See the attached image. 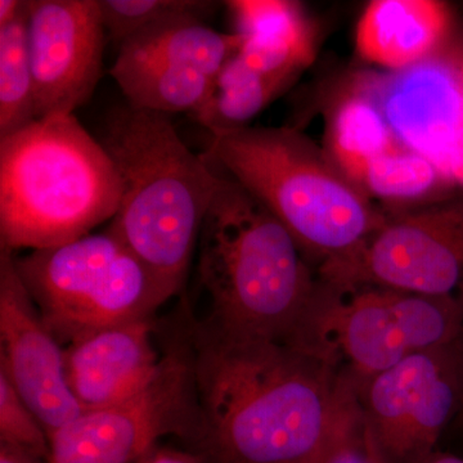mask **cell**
Listing matches in <instances>:
<instances>
[{"label": "cell", "instance_id": "6da1fadb", "mask_svg": "<svg viewBox=\"0 0 463 463\" xmlns=\"http://www.w3.org/2000/svg\"><path fill=\"white\" fill-rule=\"evenodd\" d=\"M199 443L216 463H316L352 383L297 347L218 330L191 331Z\"/></svg>", "mask_w": 463, "mask_h": 463}, {"label": "cell", "instance_id": "7a4b0ae2", "mask_svg": "<svg viewBox=\"0 0 463 463\" xmlns=\"http://www.w3.org/2000/svg\"><path fill=\"white\" fill-rule=\"evenodd\" d=\"M99 142L121 183L109 228L173 297L184 285L219 170L185 146L169 115L128 102L109 109Z\"/></svg>", "mask_w": 463, "mask_h": 463}, {"label": "cell", "instance_id": "3957f363", "mask_svg": "<svg viewBox=\"0 0 463 463\" xmlns=\"http://www.w3.org/2000/svg\"><path fill=\"white\" fill-rule=\"evenodd\" d=\"M218 170L199 240L200 281L212 307L203 322L241 336L288 343L315 297L318 277L279 219Z\"/></svg>", "mask_w": 463, "mask_h": 463}, {"label": "cell", "instance_id": "277c9868", "mask_svg": "<svg viewBox=\"0 0 463 463\" xmlns=\"http://www.w3.org/2000/svg\"><path fill=\"white\" fill-rule=\"evenodd\" d=\"M205 156L268 210L319 268L358 251L386 213L294 127H248L210 137Z\"/></svg>", "mask_w": 463, "mask_h": 463}, {"label": "cell", "instance_id": "5b68a950", "mask_svg": "<svg viewBox=\"0 0 463 463\" xmlns=\"http://www.w3.org/2000/svg\"><path fill=\"white\" fill-rule=\"evenodd\" d=\"M121 183L99 139L74 114L36 118L0 138V248L43 250L111 222Z\"/></svg>", "mask_w": 463, "mask_h": 463}, {"label": "cell", "instance_id": "8992f818", "mask_svg": "<svg viewBox=\"0 0 463 463\" xmlns=\"http://www.w3.org/2000/svg\"><path fill=\"white\" fill-rule=\"evenodd\" d=\"M463 330V297H428L318 279L288 345L358 388L408 356L450 345Z\"/></svg>", "mask_w": 463, "mask_h": 463}, {"label": "cell", "instance_id": "52a82bcc", "mask_svg": "<svg viewBox=\"0 0 463 463\" xmlns=\"http://www.w3.org/2000/svg\"><path fill=\"white\" fill-rule=\"evenodd\" d=\"M43 322L63 347L93 332L152 319L170 294L109 228L14 254Z\"/></svg>", "mask_w": 463, "mask_h": 463}, {"label": "cell", "instance_id": "ba28073f", "mask_svg": "<svg viewBox=\"0 0 463 463\" xmlns=\"http://www.w3.org/2000/svg\"><path fill=\"white\" fill-rule=\"evenodd\" d=\"M317 277L339 288L380 286L428 297H463V192L386 213L380 230L358 251L319 268Z\"/></svg>", "mask_w": 463, "mask_h": 463}, {"label": "cell", "instance_id": "9c48e42d", "mask_svg": "<svg viewBox=\"0 0 463 463\" xmlns=\"http://www.w3.org/2000/svg\"><path fill=\"white\" fill-rule=\"evenodd\" d=\"M200 440L201 414L191 347L170 352L155 380L138 394L81 412L50 437V463H138L158 439Z\"/></svg>", "mask_w": 463, "mask_h": 463}, {"label": "cell", "instance_id": "30bf717a", "mask_svg": "<svg viewBox=\"0 0 463 463\" xmlns=\"http://www.w3.org/2000/svg\"><path fill=\"white\" fill-rule=\"evenodd\" d=\"M344 81L373 100L399 141L463 192V47L456 33L419 65L361 70Z\"/></svg>", "mask_w": 463, "mask_h": 463}, {"label": "cell", "instance_id": "8fae6325", "mask_svg": "<svg viewBox=\"0 0 463 463\" xmlns=\"http://www.w3.org/2000/svg\"><path fill=\"white\" fill-rule=\"evenodd\" d=\"M240 45L237 33L216 32L203 21H166L121 43L109 74L134 108L191 115Z\"/></svg>", "mask_w": 463, "mask_h": 463}, {"label": "cell", "instance_id": "7c38bea8", "mask_svg": "<svg viewBox=\"0 0 463 463\" xmlns=\"http://www.w3.org/2000/svg\"><path fill=\"white\" fill-rule=\"evenodd\" d=\"M356 398L388 463H421L459 412L450 345L425 350L371 377Z\"/></svg>", "mask_w": 463, "mask_h": 463}, {"label": "cell", "instance_id": "4fadbf2b", "mask_svg": "<svg viewBox=\"0 0 463 463\" xmlns=\"http://www.w3.org/2000/svg\"><path fill=\"white\" fill-rule=\"evenodd\" d=\"M106 30L99 0H29L36 116L74 114L102 76Z\"/></svg>", "mask_w": 463, "mask_h": 463}, {"label": "cell", "instance_id": "5bb4252c", "mask_svg": "<svg viewBox=\"0 0 463 463\" xmlns=\"http://www.w3.org/2000/svg\"><path fill=\"white\" fill-rule=\"evenodd\" d=\"M0 370L36 414L48 438L83 411L67 383L65 347L43 322L14 263L0 251Z\"/></svg>", "mask_w": 463, "mask_h": 463}, {"label": "cell", "instance_id": "9a60e30c", "mask_svg": "<svg viewBox=\"0 0 463 463\" xmlns=\"http://www.w3.org/2000/svg\"><path fill=\"white\" fill-rule=\"evenodd\" d=\"M163 359L152 319L124 323L65 346L67 383L83 412L102 410L147 388Z\"/></svg>", "mask_w": 463, "mask_h": 463}, {"label": "cell", "instance_id": "2e32d148", "mask_svg": "<svg viewBox=\"0 0 463 463\" xmlns=\"http://www.w3.org/2000/svg\"><path fill=\"white\" fill-rule=\"evenodd\" d=\"M456 30V16L447 3L374 0L356 24L355 50L380 71H402L447 47Z\"/></svg>", "mask_w": 463, "mask_h": 463}, {"label": "cell", "instance_id": "e0dca14e", "mask_svg": "<svg viewBox=\"0 0 463 463\" xmlns=\"http://www.w3.org/2000/svg\"><path fill=\"white\" fill-rule=\"evenodd\" d=\"M241 36L237 54L261 74L291 84L317 53L315 24L291 0H232L225 3Z\"/></svg>", "mask_w": 463, "mask_h": 463}, {"label": "cell", "instance_id": "ac0fdd59", "mask_svg": "<svg viewBox=\"0 0 463 463\" xmlns=\"http://www.w3.org/2000/svg\"><path fill=\"white\" fill-rule=\"evenodd\" d=\"M401 145L373 100L343 81L326 112L323 149L347 181L355 185L365 167Z\"/></svg>", "mask_w": 463, "mask_h": 463}, {"label": "cell", "instance_id": "d6986e66", "mask_svg": "<svg viewBox=\"0 0 463 463\" xmlns=\"http://www.w3.org/2000/svg\"><path fill=\"white\" fill-rule=\"evenodd\" d=\"M288 84L261 74L234 54L222 67L209 97L190 118L205 128L210 137L248 128Z\"/></svg>", "mask_w": 463, "mask_h": 463}, {"label": "cell", "instance_id": "ffe728a7", "mask_svg": "<svg viewBox=\"0 0 463 463\" xmlns=\"http://www.w3.org/2000/svg\"><path fill=\"white\" fill-rule=\"evenodd\" d=\"M38 118L29 48V8L0 27V138Z\"/></svg>", "mask_w": 463, "mask_h": 463}, {"label": "cell", "instance_id": "44dd1931", "mask_svg": "<svg viewBox=\"0 0 463 463\" xmlns=\"http://www.w3.org/2000/svg\"><path fill=\"white\" fill-rule=\"evenodd\" d=\"M106 33L120 45L146 27L166 21H205L221 3L210 0H99Z\"/></svg>", "mask_w": 463, "mask_h": 463}, {"label": "cell", "instance_id": "7402d4cb", "mask_svg": "<svg viewBox=\"0 0 463 463\" xmlns=\"http://www.w3.org/2000/svg\"><path fill=\"white\" fill-rule=\"evenodd\" d=\"M0 441L50 461V438L36 414L0 370Z\"/></svg>", "mask_w": 463, "mask_h": 463}, {"label": "cell", "instance_id": "603a6c76", "mask_svg": "<svg viewBox=\"0 0 463 463\" xmlns=\"http://www.w3.org/2000/svg\"><path fill=\"white\" fill-rule=\"evenodd\" d=\"M316 463H388L365 421L356 392Z\"/></svg>", "mask_w": 463, "mask_h": 463}, {"label": "cell", "instance_id": "cb8c5ba5", "mask_svg": "<svg viewBox=\"0 0 463 463\" xmlns=\"http://www.w3.org/2000/svg\"><path fill=\"white\" fill-rule=\"evenodd\" d=\"M0 463H50L23 448L0 441Z\"/></svg>", "mask_w": 463, "mask_h": 463}, {"label": "cell", "instance_id": "d4e9b609", "mask_svg": "<svg viewBox=\"0 0 463 463\" xmlns=\"http://www.w3.org/2000/svg\"><path fill=\"white\" fill-rule=\"evenodd\" d=\"M201 457L175 450H152L138 463H201Z\"/></svg>", "mask_w": 463, "mask_h": 463}, {"label": "cell", "instance_id": "484cf974", "mask_svg": "<svg viewBox=\"0 0 463 463\" xmlns=\"http://www.w3.org/2000/svg\"><path fill=\"white\" fill-rule=\"evenodd\" d=\"M29 8V0H0V27L14 23Z\"/></svg>", "mask_w": 463, "mask_h": 463}, {"label": "cell", "instance_id": "4316f807", "mask_svg": "<svg viewBox=\"0 0 463 463\" xmlns=\"http://www.w3.org/2000/svg\"><path fill=\"white\" fill-rule=\"evenodd\" d=\"M453 359H455L457 376L459 383V412L457 420L463 423V330L459 336L450 344Z\"/></svg>", "mask_w": 463, "mask_h": 463}, {"label": "cell", "instance_id": "83f0119b", "mask_svg": "<svg viewBox=\"0 0 463 463\" xmlns=\"http://www.w3.org/2000/svg\"><path fill=\"white\" fill-rule=\"evenodd\" d=\"M421 463H463V459L459 457L452 455H439V453H432L429 458Z\"/></svg>", "mask_w": 463, "mask_h": 463}, {"label": "cell", "instance_id": "f1b7e54d", "mask_svg": "<svg viewBox=\"0 0 463 463\" xmlns=\"http://www.w3.org/2000/svg\"><path fill=\"white\" fill-rule=\"evenodd\" d=\"M457 39H458L459 43H461L463 47V21L461 25L457 24V32H456Z\"/></svg>", "mask_w": 463, "mask_h": 463}]
</instances>
